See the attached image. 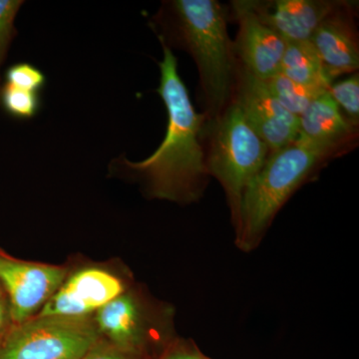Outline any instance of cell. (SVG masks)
<instances>
[{"label":"cell","mask_w":359,"mask_h":359,"mask_svg":"<svg viewBox=\"0 0 359 359\" xmlns=\"http://www.w3.org/2000/svg\"><path fill=\"white\" fill-rule=\"evenodd\" d=\"M162 48L157 93L168 114L164 140L145 160L133 162L121 155L111 166L141 180L150 197L191 204L204 196L209 183L203 142L205 117L194 108L173 51L165 45Z\"/></svg>","instance_id":"obj_1"},{"label":"cell","mask_w":359,"mask_h":359,"mask_svg":"<svg viewBox=\"0 0 359 359\" xmlns=\"http://www.w3.org/2000/svg\"><path fill=\"white\" fill-rule=\"evenodd\" d=\"M217 0H166L149 22L160 43L185 51L197 66L205 121L233 101L238 59Z\"/></svg>","instance_id":"obj_2"},{"label":"cell","mask_w":359,"mask_h":359,"mask_svg":"<svg viewBox=\"0 0 359 359\" xmlns=\"http://www.w3.org/2000/svg\"><path fill=\"white\" fill-rule=\"evenodd\" d=\"M344 149L299 135L290 145L271 153L243 196L235 228V244L244 252L256 250L278 212L304 184Z\"/></svg>","instance_id":"obj_3"},{"label":"cell","mask_w":359,"mask_h":359,"mask_svg":"<svg viewBox=\"0 0 359 359\" xmlns=\"http://www.w3.org/2000/svg\"><path fill=\"white\" fill-rule=\"evenodd\" d=\"M203 142L208 173L223 187L235 226L245 191L271 150L233 102L218 117L205 121Z\"/></svg>","instance_id":"obj_4"},{"label":"cell","mask_w":359,"mask_h":359,"mask_svg":"<svg viewBox=\"0 0 359 359\" xmlns=\"http://www.w3.org/2000/svg\"><path fill=\"white\" fill-rule=\"evenodd\" d=\"M99 339L98 327L88 316H37L0 340V359H80Z\"/></svg>","instance_id":"obj_5"},{"label":"cell","mask_w":359,"mask_h":359,"mask_svg":"<svg viewBox=\"0 0 359 359\" xmlns=\"http://www.w3.org/2000/svg\"><path fill=\"white\" fill-rule=\"evenodd\" d=\"M271 152L290 145L299 136V118L278 102L266 82L238 61L233 101Z\"/></svg>","instance_id":"obj_6"},{"label":"cell","mask_w":359,"mask_h":359,"mask_svg":"<svg viewBox=\"0 0 359 359\" xmlns=\"http://www.w3.org/2000/svg\"><path fill=\"white\" fill-rule=\"evenodd\" d=\"M66 271L58 266L25 263L0 255V285L9 295V314L25 323L42 309L65 283Z\"/></svg>","instance_id":"obj_7"},{"label":"cell","mask_w":359,"mask_h":359,"mask_svg":"<svg viewBox=\"0 0 359 359\" xmlns=\"http://www.w3.org/2000/svg\"><path fill=\"white\" fill-rule=\"evenodd\" d=\"M238 25L233 49L238 62L259 80L266 81L280 72L287 42L252 11L247 0L231 2Z\"/></svg>","instance_id":"obj_8"},{"label":"cell","mask_w":359,"mask_h":359,"mask_svg":"<svg viewBox=\"0 0 359 359\" xmlns=\"http://www.w3.org/2000/svg\"><path fill=\"white\" fill-rule=\"evenodd\" d=\"M355 2L344 1L316 28L311 42L320 56L327 76L353 74L359 68L358 32Z\"/></svg>","instance_id":"obj_9"},{"label":"cell","mask_w":359,"mask_h":359,"mask_svg":"<svg viewBox=\"0 0 359 359\" xmlns=\"http://www.w3.org/2000/svg\"><path fill=\"white\" fill-rule=\"evenodd\" d=\"M123 290L121 280L108 271L82 269L62 283L39 316L86 318L122 294Z\"/></svg>","instance_id":"obj_10"},{"label":"cell","mask_w":359,"mask_h":359,"mask_svg":"<svg viewBox=\"0 0 359 359\" xmlns=\"http://www.w3.org/2000/svg\"><path fill=\"white\" fill-rule=\"evenodd\" d=\"M264 25L285 42L308 41L342 0H247Z\"/></svg>","instance_id":"obj_11"},{"label":"cell","mask_w":359,"mask_h":359,"mask_svg":"<svg viewBox=\"0 0 359 359\" xmlns=\"http://www.w3.org/2000/svg\"><path fill=\"white\" fill-rule=\"evenodd\" d=\"M140 299L120 294L97 313V327L123 351L143 358L149 344V321Z\"/></svg>","instance_id":"obj_12"},{"label":"cell","mask_w":359,"mask_h":359,"mask_svg":"<svg viewBox=\"0 0 359 359\" xmlns=\"http://www.w3.org/2000/svg\"><path fill=\"white\" fill-rule=\"evenodd\" d=\"M299 135L348 152L358 140V127L347 119L332 96L325 92L299 116Z\"/></svg>","instance_id":"obj_13"},{"label":"cell","mask_w":359,"mask_h":359,"mask_svg":"<svg viewBox=\"0 0 359 359\" xmlns=\"http://www.w3.org/2000/svg\"><path fill=\"white\" fill-rule=\"evenodd\" d=\"M280 73L306 86L328 89L332 83L311 40L287 42Z\"/></svg>","instance_id":"obj_14"},{"label":"cell","mask_w":359,"mask_h":359,"mask_svg":"<svg viewBox=\"0 0 359 359\" xmlns=\"http://www.w3.org/2000/svg\"><path fill=\"white\" fill-rule=\"evenodd\" d=\"M264 82L278 102L287 112L297 118L306 110L313 101L328 90L297 83L280 72Z\"/></svg>","instance_id":"obj_15"},{"label":"cell","mask_w":359,"mask_h":359,"mask_svg":"<svg viewBox=\"0 0 359 359\" xmlns=\"http://www.w3.org/2000/svg\"><path fill=\"white\" fill-rule=\"evenodd\" d=\"M0 106L16 119H32L41 108V97L39 93L4 83L0 88Z\"/></svg>","instance_id":"obj_16"},{"label":"cell","mask_w":359,"mask_h":359,"mask_svg":"<svg viewBox=\"0 0 359 359\" xmlns=\"http://www.w3.org/2000/svg\"><path fill=\"white\" fill-rule=\"evenodd\" d=\"M344 116L353 125L359 124V75L353 73L351 77L332 83L327 90Z\"/></svg>","instance_id":"obj_17"},{"label":"cell","mask_w":359,"mask_h":359,"mask_svg":"<svg viewBox=\"0 0 359 359\" xmlns=\"http://www.w3.org/2000/svg\"><path fill=\"white\" fill-rule=\"evenodd\" d=\"M23 4L25 1L22 0H0V88L2 86V65L18 33L15 18Z\"/></svg>","instance_id":"obj_18"},{"label":"cell","mask_w":359,"mask_h":359,"mask_svg":"<svg viewBox=\"0 0 359 359\" xmlns=\"http://www.w3.org/2000/svg\"><path fill=\"white\" fill-rule=\"evenodd\" d=\"M4 83L26 91L40 93L46 84V76L36 66L20 62L11 66L6 70Z\"/></svg>","instance_id":"obj_19"},{"label":"cell","mask_w":359,"mask_h":359,"mask_svg":"<svg viewBox=\"0 0 359 359\" xmlns=\"http://www.w3.org/2000/svg\"><path fill=\"white\" fill-rule=\"evenodd\" d=\"M205 355L201 351L193 340H177L169 344L157 359H205Z\"/></svg>","instance_id":"obj_20"},{"label":"cell","mask_w":359,"mask_h":359,"mask_svg":"<svg viewBox=\"0 0 359 359\" xmlns=\"http://www.w3.org/2000/svg\"><path fill=\"white\" fill-rule=\"evenodd\" d=\"M80 359H144L135 354L126 353L110 344L98 342L91 351Z\"/></svg>","instance_id":"obj_21"},{"label":"cell","mask_w":359,"mask_h":359,"mask_svg":"<svg viewBox=\"0 0 359 359\" xmlns=\"http://www.w3.org/2000/svg\"><path fill=\"white\" fill-rule=\"evenodd\" d=\"M7 316V309L6 306V302H4V299L0 297V330L4 328V325H6Z\"/></svg>","instance_id":"obj_22"},{"label":"cell","mask_w":359,"mask_h":359,"mask_svg":"<svg viewBox=\"0 0 359 359\" xmlns=\"http://www.w3.org/2000/svg\"><path fill=\"white\" fill-rule=\"evenodd\" d=\"M2 294H4V292H2L1 285H0V297H2Z\"/></svg>","instance_id":"obj_23"},{"label":"cell","mask_w":359,"mask_h":359,"mask_svg":"<svg viewBox=\"0 0 359 359\" xmlns=\"http://www.w3.org/2000/svg\"><path fill=\"white\" fill-rule=\"evenodd\" d=\"M205 359H212V358H208V356H205Z\"/></svg>","instance_id":"obj_24"}]
</instances>
